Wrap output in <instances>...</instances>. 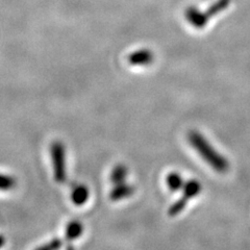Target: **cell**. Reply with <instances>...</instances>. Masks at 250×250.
I'll return each mask as SVG.
<instances>
[{"mask_svg": "<svg viewBox=\"0 0 250 250\" xmlns=\"http://www.w3.org/2000/svg\"><path fill=\"white\" fill-rule=\"evenodd\" d=\"M188 140L202 160L219 173H225L229 169V163L222 154L210 145L208 141L197 130H190Z\"/></svg>", "mask_w": 250, "mask_h": 250, "instance_id": "obj_1", "label": "cell"}, {"mask_svg": "<svg viewBox=\"0 0 250 250\" xmlns=\"http://www.w3.org/2000/svg\"><path fill=\"white\" fill-rule=\"evenodd\" d=\"M135 189L131 186L122 183L119 185H115V188L109 194V198L113 201H120L122 199L127 198L134 194Z\"/></svg>", "mask_w": 250, "mask_h": 250, "instance_id": "obj_4", "label": "cell"}, {"mask_svg": "<svg viewBox=\"0 0 250 250\" xmlns=\"http://www.w3.org/2000/svg\"><path fill=\"white\" fill-rule=\"evenodd\" d=\"M88 198H89V190L87 187L80 185L74 188L71 194V199L74 205L83 206V203L87 202Z\"/></svg>", "mask_w": 250, "mask_h": 250, "instance_id": "obj_6", "label": "cell"}, {"mask_svg": "<svg viewBox=\"0 0 250 250\" xmlns=\"http://www.w3.org/2000/svg\"><path fill=\"white\" fill-rule=\"evenodd\" d=\"M4 238L2 236H0V248H1L4 245Z\"/></svg>", "mask_w": 250, "mask_h": 250, "instance_id": "obj_14", "label": "cell"}, {"mask_svg": "<svg viewBox=\"0 0 250 250\" xmlns=\"http://www.w3.org/2000/svg\"><path fill=\"white\" fill-rule=\"evenodd\" d=\"M15 185H16V182L12 176L0 174V190L2 191L11 190L15 187Z\"/></svg>", "mask_w": 250, "mask_h": 250, "instance_id": "obj_12", "label": "cell"}, {"mask_svg": "<svg viewBox=\"0 0 250 250\" xmlns=\"http://www.w3.org/2000/svg\"><path fill=\"white\" fill-rule=\"evenodd\" d=\"M62 245V240H59V239H54L50 242H48V243L39 247L37 250H59Z\"/></svg>", "mask_w": 250, "mask_h": 250, "instance_id": "obj_13", "label": "cell"}, {"mask_svg": "<svg viewBox=\"0 0 250 250\" xmlns=\"http://www.w3.org/2000/svg\"><path fill=\"white\" fill-rule=\"evenodd\" d=\"M201 184L198 181H196V179H191V181L185 183L183 187V197H185L188 200L190 198H194L201 192Z\"/></svg>", "mask_w": 250, "mask_h": 250, "instance_id": "obj_5", "label": "cell"}, {"mask_svg": "<svg viewBox=\"0 0 250 250\" xmlns=\"http://www.w3.org/2000/svg\"><path fill=\"white\" fill-rule=\"evenodd\" d=\"M51 158L53 164L54 179L58 183H65L66 173V160H65V147L60 141H56L51 144Z\"/></svg>", "mask_w": 250, "mask_h": 250, "instance_id": "obj_2", "label": "cell"}, {"mask_svg": "<svg viewBox=\"0 0 250 250\" xmlns=\"http://www.w3.org/2000/svg\"><path fill=\"white\" fill-rule=\"evenodd\" d=\"M188 201H189V200L186 199L185 197H181V198H179L176 202H174L173 205H172V206L170 207V208H169V210H168L169 216L174 217V216L178 215L179 213H182L183 210L185 209Z\"/></svg>", "mask_w": 250, "mask_h": 250, "instance_id": "obj_11", "label": "cell"}, {"mask_svg": "<svg viewBox=\"0 0 250 250\" xmlns=\"http://www.w3.org/2000/svg\"><path fill=\"white\" fill-rule=\"evenodd\" d=\"M127 177V168L124 165H117L111 174V181L114 185H119L122 183H125V179Z\"/></svg>", "mask_w": 250, "mask_h": 250, "instance_id": "obj_9", "label": "cell"}, {"mask_svg": "<svg viewBox=\"0 0 250 250\" xmlns=\"http://www.w3.org/2000/svg\"><path fill=\"white\" fill-rule=\"evenodd\" d=\"M83 231V226L80 221L77 220L71 221L66 228V238L69 241L75 240L82 236Z\"/></svg>", "mask_w": 250, "mask_h": 250, "instance_id": "obj_7", "label": "cell"}, {"mask_svg": "<svg viewBox=\"0 0 250 250\" xmlns=\"http://www.w3.org/2000/svg\"><path fill=\"white\" fill-rule=\"evenodd\" d=\"M186 15L188 21H189L194 27L197 28L205 27L208 21L209 20L207 14H203L201 11L196 9V7H189V10L187 11Z\"/></svg>", "mask_w": 250, "mask_h": 250, "instance_id": "obj_3", "label": "cell"}, {"mask_svg": "<svg viewBox=\"0 0 250 250\" xmlns=\"http://www.w3.org/2000/svg\"><path fill=\"white\" fill-rule=\"evenodd\" d=\"M129 61L131 64L146 65V64H149V62L152 61V56L149 52L142 51V52H138V53L132 54Z\"/></svg>", "mask_w": 250, "mask_h": 250, "instance_id": "obj_10", "label": "cell"}, {"mask_svg": "<svg viewBox=\"0 0 250 250\" xmlns=\"http://www.w3.org/2000/svg\"><path fill=\"white\" fill-rule=\"evenodd\" d=\"M166 183L172 192H176L183 189V187L185 185L183 177L181 176V174L177 173V172H171V173H169L166 177Z\"/></svg>", "mask_w": 250, "mask_h": 250, "instance_id": "obj_8", "label": "cell"}]
</instances>
